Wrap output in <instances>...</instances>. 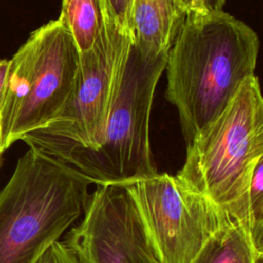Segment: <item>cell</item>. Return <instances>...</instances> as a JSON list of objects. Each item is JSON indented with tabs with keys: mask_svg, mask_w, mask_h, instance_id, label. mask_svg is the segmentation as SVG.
<instances>
[{
	"mask_svg": "<svg viewBox=\"0 0 263 263\" xmlns=\"http://www.w3.org/2000/svg\"><path fill=\"white\" fill-rule=\"evenodd\" d=\"M246 225L230 220L203 245L191 263H262Z\"/></svg>",
	"mask_w": 263,
	"mask_h": 263,
	"instance_id": "cell-10",
	"label": "cell"
},
{
	"mask_svg": "<svg viewBox=\"0 0 263 263\" xmlns=\"http://www.w3.org/2000/svg\"><path fill=\"white\" fill-rule=\"evenodd\" d=\"M261 158L263 98L254 75L242 83L225 110L186 146L185 161L176 178L247 226L248 187Z\"/></svg>",
	"mask_w": 263,
	"mask_h": 263,
	"instance_id": "cell-3",
	"label": "cell"
},
{
	"mask_svg": "<svg viewBox=\"0 0 263 263\" xmlns=\"http://www.w3.org/2000/svg\"><path fill=\"white\" fill-rule=\"evenodd\" d=\"M185 16L177 0H134L132 43L144 57L168 53Z\"/></svg>",
	"mask_w": 263,
	"mask_h": 263,
	"instance_id": "cell-9",
	"label": "cell"
},
{
	"mask_svg": "<svg viewBox=\"0 0 263 263\" xmlns=\"http://www.w3.org/2000/svg\"><path fill=\"white\" fill-rule=\"evenodd\" d=\"M59 17L70 32L80 54L95 47L110 21L105 0H62Z\"/></svg>",
	"mask_w": 263,
	"mask_h": 263,
	"instance_id": "cell-11",
	"label": "cell"
},
{
	"mask_svg": "<svg viewBox=\"0 0 263 263\" xmlns=\"http://www.w3.org/2000/svg\"><path fill=\"white\" fill-rule=\"evenodd\" d=\"M109 20L118 31L132 40L130 17L134 0H105Z\"/></svg>",
	"mask_w": 263,
	"mask_h": 263,
	"instance_id": "cell-13",
	"label": "cell"
},
{
	"mask_svg": "<svg viewBox=\"0 0 263 263\" xmlns=\"http://www.w3.org/2000/svg\"><path fill=\"white\" fill-rule=\"evenodd\" d=\"M259 47L257 33L223 10L186 14L164 68L186 146L255 75Z\"/></svg>",
	"mask_w": 263,
	"mask_h": 263,
	"instance_id": "cell-1",
	"label": "cell"
},
{
	"mask_svg": "<svg viewBox=\"0 0 263 263\" xmlns=\"http://www.w3.org/2000/svg\"><path fill=\"white\" fill-rule=\"evenodd\" d=\"M183 11L191 12H215L223 10L226 0H177Z\"/></svg>",
	"mask_w": 263,
	"mask_h": 263,
	"instance_id": "cell-15",
	"label": "cell"
},
{
	"mask_svg": "<svg viewBox=\"0 0 263 263\" xmlns=\"http://www.w3.org/2000/svg\"><path fill=\"white\" fill-rule=\"evenodd\" d=\"M132 40L109 21L98 43L80 54L79 72L62 111L22 141L66 164L97 150L117 96Z\"/></svg>",
	"mask_w": 263,
	"mask_h": 263,
	"instance_id": "cell-6",
	"label": "cell"
},
{
	"mask_svg": "<svg viewBox=\"0 0 263 263\" xmlns=\"http://www.w3.org/2000/svg\"><path fill=\"white\" fill-rule=\"evenodd\" d=\"M64 241L83 263H158L122 185H97Z\"/></svg>",
	"mask_w": 263,
	"mask_h": 263,
	"instance_id": "cell-8",
	"label": "cell"
},
{
	"mask_svg": "<svg viewBox=\"0 0 263 263\" xmlns=\"http://www.w3.org/2000/svg\"><path fill=\"white\" fill-rule=\"evenodd\" d=\"M168 53L144 57L132 43L100 147L69 165L96 185H127L156 175L149 123L157 82Z\"/></svg>",
	"mask_w": 263,
	"mask_h": 263,
	"instance_id": "cell-5",
	"label": "cell"
},
{
	"mask_svg": "<svg viewBox=\"0 0 263 263\" xmlns=\"http://www.w3.org/2000/svg\"><path fill=\"white\" fill-rule=\"evenodd\" d=\"M247 227L254 245L263 252V158L257 162L248 187Z\"/></svg>",
	"mask_w": 263,
	"mask_h": 263,
	"instance_id": "cell-12",
	"label": "cell"
},
{
	"mask_svg": "<svg viewBox=\"0 0 263 263\" xmlns=\"http://www.w3.org/2000/svg\"><path fill=\"white\" fill-rule=\"evenodd\" d=\"M35 263H83L77 253L64 240L51 243Z\"/></svg>",
	"mask_w": 263,
	"mask_h": 263,
	"instance_id": "cell-14",
	"label": "cell"
},
{
	"mask_svg": "<svg viewBox=\"0 0 263 263\" xmlns=\"http://www.w3.org/2000/svg\"><path fill=\"white\" fill-rule=\"evenodd\" d=\"M93 182L36 149L0 190V263H35L82 216Z\"/></svg>",
	"mask_w": 263,
	"mask_h": 263,
	"instance_id": "cell-2",
	"label": "cell"
},
{
	"mask_svg": "<svg viewBox=\"0 0 263 263\" xmlns=\"http://www.w3.org/2000/svg\"><path fill=\"white\" fill-rule=\"evenodd\" d=\"M79 66L80 53L60 17L31 33L8 60L0 111L3 151L62 111L76 83Z\"/></svg>",
	"mask_w": 263,
	"mask_h": 263,
	"instance_id": "cell-4",
	"label": "cell"
},
{
	"mask_svg": "<svg viewBox=\"0 0 263 263\" xmlns=\"http://www.w3.org/2000/svg\"><path fill=\"white\" fill-rule=\"evenodd\" d=\"M7 70H8V60H0V111H1V106H2L3 97H4Z\"/></svg>",
	"mask_w": 263,
	"mask_h": 263,
	"instance_id": "cell-16",
	"label": "cell"
},
{
	"mask_svg": "<svg viewBox=\"0 0 263 263\" xmlns=\"http://www.w3.org/2000/svg\"><path fill=\"white\" fill-rule=\"evenodd\" d=\"M4 151L2 150V147H1V125H0V157H1V154L3 153Z\"/></svg>",
	"mask_w": 263,
	"mask_h": 263,
	"instance_id": "cell-17",
	"label": "cell"
},
{
	"mask_svg": "<svg viewBox=\"0 0 263 263\" xmlns=\"http://www.w3.org/2000/svg\"><path fill=\"white\" fill-rule=\"evenodd\" d=\"M124 188L158 263H191L206 240L232 220L209 198L166 173Z\"/></svg>",
	"mask_w": 263,
	"mask_h": 263,
	"instance_id": "cell-7",
	"label": "cell"
}]
</instances>
